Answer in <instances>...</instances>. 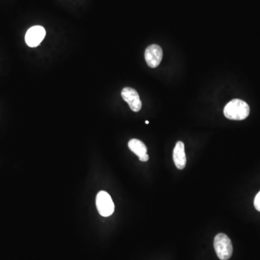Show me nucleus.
Masks as SVG:
<instances>
[{
    "instance_id": "f257e3e1",
    "label": "nucleus",
    "mask_w": 260,
    "mask_h": 260,
    "mask_svg": "<svg viewBox=\"0 0 260 260\" xmlns=\"http://www.w3.org/2000/svg\"><path fill=\"white\" fill-rule=\"evenodd\" d=\"M250 112L249 105L241 99H234L224 108V115L231 120H244Z\"/></svg>"
},
{
    "instance_id": "f03ea898",
    "label": "nucleus",
    "mask_w": 260,
    "mask_h": 260,
    "mask_svg": "<svg viewBox=\"0 0 260 260\" xmlns=\"http://www.w3.org/2000/svg\"><path fill=\"white\" fill-rule=\"evenodd\" d=\"M214 248L217 256L220 260H228L232 257L233 246L232 241L225 234H218L214 239Z\"/></svg>"
},
{
    "instance_id": "7ed1b4c3",
    "label": "nucleus",
    "mask_w": 260,
    "mask_h": 260,
    "mask_svg": "<svg viewBox=\"0 0 260 260\" xmlns=\"http://www.w3.org/2000/svg\"><path fill=\"white\" fill-rule=\"evenodd\" d=\"M96 207L98 211L102 216H110L114 211V202L110 195L105 191H101L98 193Z\"/></svg>"
},
{
    "instance_id": "20e7f679",
    "label": "nucleus",
    "mask_w": 260,
    "mask_h": 260,
    "mask_svg": "<svg viewBox=\"0 0 260 260\" xmlns=\"http://www.w3.org/2000/svg\"><path fill=\"white\" fill-rule=\"evenodd\" d=\"M46 37V30L40 25L29 28L25 34V43L30 47H37Z\"/></svg>"
},
{
    "instance_id": "39448f33",
    "label": "nucleus",
    "mask_w": 260,
    "mask_h": 260,
    "mask_svg": "<svg viewBox=\"0 0 260 260\" xmlns=\"http://www.w3.org/2000/svg\"><path fill=\"white\" fill-rule=\"evenodd\" d=\"M145 59L150 68H157L161 62L162 59L161 47L157 44L149 46L145 51Z\"/></svg>"
},
{
    "instance_id": "423d86ee",
    "label": "nucleus",
    "mask_w": 260,
    "mask_h": 260,
    "mask_svg": "<svg viewBox=\"0 0 260 260\" xmlns=\"http://www.w3.org/2000/svg\"><path fill=\"white\" fill-rule=\"evenodd\" d=\"M121 96L128 104L133 112H140L142 108V102L139 94L134 88L126 87L121 90Z\"/></svg>"
},
{
    "instance_id": "0eeeda50",
    "label": "nucleus",
    "mask_w": 260,
    "mask_h": 260,
    "mask_svg": "<svg viewBox=\"0 0 260 260\" xmlns=\"http://www.w3.org/2000/svg\"><path fill=\"white\" fill-rule=\"evenodd\" d=\"M173 160L176 167L179 170H182L186 167V158L185 149L183 142L178 141L173 151Z\"/></svg>"
},
{
    "instance_id": "6e6552de",
    "label": "nucleus",
    "mask_w": 260,
    "mask_h": 260,
    "mask_svg": "<svg viewBox=\"0 0 260 260\" xmlns=\"http://www.w3.org/2000/svg\"><path fill=\"white\" fill-rule=\"evenodd\" d=\"M128 147H129L132 152H133L135 155H138V158L145 155L148 152L146 145L140 140H130L129 143H128Z\"/></svg>"
},
{
    "instance_id": "1a4fd4ad",
    "label": "nucleus",
    "mask_w": 260,
    "mask_h": 260,
    "mask_svg": "<svg viewBox=\"0 0 260 260\" xmlns=\"http://www.w3.org/2000/svg\"><path fill=\"white\" fill-rule=\"evenodd\" d=\"M254 207L258 211L260 212V191L256 195L255 199L254 202Z\"/></svg>"
},
{
    "instance_id": "9d476101",
    "label": "nucleus",
    "mask_w": 260,
    "mask_h": 260,
    "mask_svg": "<svg viewBox=\"0 0 260 260\" xmlns=\"http://www.w3.org/2000/svg\"><path fill=\"white\" fill-rule=\"evenodd\" d=\"M139 159L140 161L146 162L149 160V155L148 153L145 154V155H142V156L139 157Z\"/></svg>"
},
{
    "instance_id": "9b49d317",
    "label": "nucleus",
    "mask_w": 260,
    "mask_h": 260,
    "mask_svg": "<svg viewBox=\"0 0 260 260\" xmlns=\"http://www.w3.org/2000/svg\"><path fill=\"white\" fill-rule=\"evenodd\" d=\"M145 124H149V121H145Z\"/></svg>"
}]
</instances>
